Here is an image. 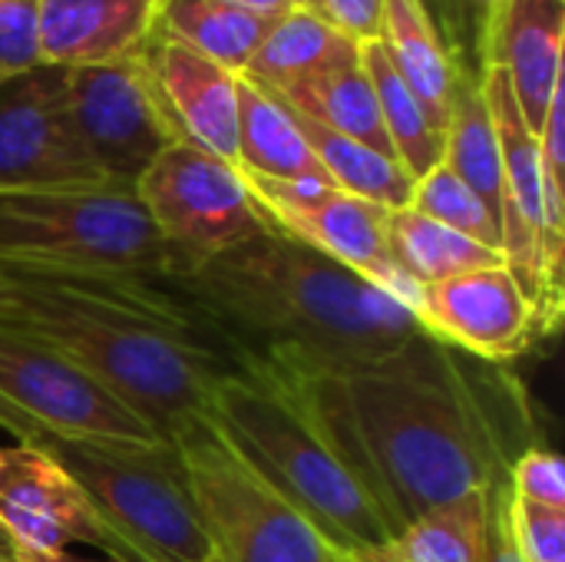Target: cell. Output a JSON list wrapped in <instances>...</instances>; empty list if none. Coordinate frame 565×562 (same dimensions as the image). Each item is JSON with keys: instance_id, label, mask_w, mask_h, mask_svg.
I'll return each mask as SVG.
<instances>
[{"instance_id": "20", "label": "cell", "mask_w": 565, "mask_h": 562, "mask_svg": "<svg viewBox=\"0 0 565 562\" xmlns=\"http://www.w3.org/2000/svg\"><path fill=\"white\" fill-rule=\"evenodd\" d=\"M238 172L275 182L331 185L295 113L265 86L238 76Z\"/></svg>"}, {"instance_id": "39", "label": "cell", "mask_w": 565, "mask_h": 562, "mask_svg": "<svg viewBox=\"0 0 565 562\" xmlns=\"http://www.w3.org/2000/svg\"><path fill=\"white\" fill-rule=\"evenodd\" d=\"M288 7H305V0H285Z\"/></svg>"}, {"instance_id": "22", "label": "cell", "mask_w": 565, "mask_h": 562, "mask_svg": "<svg viewBox=\"0 0 565 562\" xmlns=\"http://www.w3.org/2000/svg\"><path fill=\"white\" fill-rule=\"evenodd\" d=\"M493 490L467 494L411 520L381 550L354 562H487Z\"/></svg>"}, {"instance_id": "41", "label": "cell", "mask_w": 565, "mask_h": 562, "mask_svg": "<svg viewBox=\"0 0 565 562\" xmlns=\"http://www.w3.org/2000/svg\"><path fill=\"white\" fill-rule=\"evenodd\" d=\"M0 562H17V560H10V556H7V553H0Z\"/></svg>"}, {"instance_id": "11", "label": "cell", "mask_w": 565, "mask_h": 562, "mask_svg": "<svg viewBox=\"0 0 565 562\" xmlns=\"http://www.w3.org/2000/svg\"><path fill=\"white\" fill-rule=\"evenodd\" d=\"M0 397L30 417L40 434L63 441L152 444L162 434L99 378L60 351L0 328Z\"/></svg>"}, {"instance_id": "30", "label": "cell", "mask_w": 565, "mask_h": 562, "mask_svg": "<svg viewBox=\"0 0 565 562\" xmlns=\"http://www.w3.org/2000/svg\"><path fill=\"white\" fill-rule=\"evenodd\" d=\"M507 517L526 562H565V510L523 500L510 490Z\"/></svg>"}, {"instance_id": "13", "label": "cell", "mask_w": 565, "mask_h": 562, "mask_svg": "<svg viewBox=\"0 0 565 562\" xmlns=\"http://www.w3.org/2000/svg\"><path fill=\"white\" fill-rule=\"evenodd\" d=\"M106 182L83 152L70 109L66 70L40 66L0 86V195Z\"/></svg>"}, {"instance_id": "31", "label": "cell", "mask_w": 565, "mask_h": 562, "mask_svg": "<svg viewBox=\"0 0 565 562\" xmlns=\"http://www.w3.org/2000/svg\"><path fill=\"white\" fill-rule=\"evenodd\" d=\"M46 66L40 53L36 0H0V86Z\"/></svg>"}, {"instance_id": "8", "label": "cell", "mask_w": 565, "mask_h": 562, "mask_svg": "<svg viewBox=\"0 0 565 562\" xmlns=\"http://www.w3.org/2000/svg\"><path fill=\"white\" fill-rule=\"evenodd\" d=\"M136 192L162 238L192 262L212 258L268 229L245 176L189 139L166 146L139 176Z\"/></svg>"}, {"instance_id": "10", "label": "cell", "mask_w": 565, "mask_h": 562, "mask_svg": "<svg viewBox=\"0 0 565 562\" xmlns=\"http://www.w3.org/2000/svg\"><path fill=\"white\" fill-rule=\"evenodd\" d=\"M73 132L106 182L136 185L156 156L179 136L142 56L66 70Z\"/></svg>"}, {"instance_id": "21", "label": "cell", "mask_w": 565, "mask_h": 562, "mask_svg": "<svg viewBox=\"0 0 565 562\" xmlns=\"http://www.w3.org/2000/svg\"><path fill=\"white\" fill-rule=\"evenodd\" d=\"M354 63H361V43L328 26L311 10L291 7L268 26L265 40L238 76L268 89H281L288 83Z\"/></svg>"}, {"instance_id": "7", "label": "cell", "mask_w": 565, "mask_h": 562, "mask_svg": "<svg viewBox=\"0 0 565 562\" xmlns=\"http://www.w3.org/2000/svg\"><path fill=\"white\" fill-rule=\"evenodd\" d=\"M179 450L195 510L212 540V562H351L202 417L169 437Z\"/></svg>"}, {"instance_id": "28", "label": "cell", "mask_w": 565, "mask_h": 562, "mask_svg": "<svg viewBox=\"0 0 565 562\" xmlns=\"http://www.w3.org/2000/svg\"><path fill=\"white\" fill-rule=\"evenodd\" d=\"M361 66H364V73H367V79L374 86L381 123L387 129L394 159L417 182L420 176H427L434 166L444 162V132L427 119L417 96L397 76V70L391 66L381 40L361 43Z\"/></svg>"}, {"instance_id": "25", "label": "cell", "mask_w": 565, "mask_h": 562, "mask_svg": "<svg viewBox=\"0 0 565 562\" xmlns=\"http://www.w3.org/2000/svg\"><path fill=\"white\" fill-rule=\"evenodd\" d=\"M387 238H391V258H394L397 272L407 275L411 282H417L420 288L437 285L454 275L477 272V268L507 265L500 248L480 245V242L414 212L411 205L391 212Z\"/></svg>"}, {"instance_id": "23", "label": "cell", "mask_w": 565, "mask_h": 562, "mask_svg": "<svg viewBox=\"0 0 565 562\" xmlns=\"http://www.w3.org/2000/svg\"><path fill=\"white\" fill-rule=\"evenodd\" d=\"M268 89V86H265ZM281 103H288L295 113L341 132L351 136L384 156L394 159L387 129L381 123V109H377V96L374 86L364 73L361 63L354 66H341V70H328L298 83H288L281 89H271Z\"/></svg>"}, {"instance_id": "4", "label": "cell", "mask_w": 565, "mask_h": 562, "mask_svg": "<svg viewBox=\"0 0 565 562\" xmlns=\"http://www.w3.org/2000/svg\"><path fill=\"white\" fill-rule=\"evenodd\" d=\"M205 421L258 480L351 562L391 540L377 507L334 454L324 431L268 371L238 364V371L225 374L212 391Z\"/></svg>"}, {"instance_id": "9", "label": "cell", "mask_w": 565, "mask_h": 562, "mask_svg": "<svg viewBox=\"0 0 565 562\" xmlns=\"http://www.w3.org/2000/svg\"><path fill=\"white\" fill-rule=\"evenodd\" d=\"M245 176V185L271 232H281L324 258L351 268L371 285L394 295L401 305L417 311L420 285L397 272L391 258V212L354 199L334 185L321 182H275L262 176Z\"/></svg>"}, {"instance_id": "37", "label": "cell", "mask_w": 565, "mask_h": 562, "mask_svg": "<svg viewBox=\"0 0 565 562\" xmlns=\"http://www.w3.org/2000/svg\"><path fill=\"white\" fill-rule=\"evenodd\" d=\"M60 562H122V560H76V556H63Z\"/></svg>"}, {"instance_id": "16", "label": "cell", "mask_w": 565, "mask_h": 562, "mask_svg": "<svg viewBox=\"0 0 565 562\" xmlns=\"http://www.w3.org/2000/svg\"><path fill=\"white\" fill-rule=\"evenodd\" d=\"M142 63L179 136L238 169V73L162 33L149 40Z\"/></svg>"}, {"instance_id": "14", "label": "cell", "mask_w": 565, "mask_h": 562, "mask_svg": "<svg viewBox=\"0 0 565 562\" xmlns=\"http://www.w3.org/2000/svg\"><path fill=\"white\" fill-rule=\"evenodd\" d=\"M414 315L427 335L500 364L526 354L540 338L536 308L507 265L427 285Z\"/></svg>"}, {"instance_id": "5", "label": "cell", "mask_w": 565, "mask_h": 562, "mask_svg": "<svg viewBox=\"0 0 565 562\" xmlns=\"http://www.w3.org/2000/svg\"><path fill=\"white\" fill-rule=\"evenodd\" d=\"M0 265L162 282L195 262L162 238L136 185H63L0 195Z\"/></svg>"}, {"instance_id": "36", "label": "cell", "mask_w": 565, "mask_h": 562, "mask_svg": "<svg viewBox=\"0 0 565 562\" xmlns=\"http://www.w3.org/2000/svg\"><path fill=\"white\" fill-rule=\"evenodd\" d=\"M218 3L235 7V10H248V13H258V17H281V13L291 10L285 0H218Z\"/></svg>"}, {"instance_id": "38", "label": "cell", "mask_w": 565, "mask_h": 562, "mask_svg": "<svg viewBox=\"0 0 565 562\" xmlns=\"http://www.w3.org/2000/svg\"><path fill=\"white\" fill-rule=\"evenodd\" d=\"M470 3H477V7H483V10H487V7H490V3H497V0H470Z\"/></svg>"}, {"instance_id": "3", "label": "cell", "mask_w": 565, "mask_h": 562, "mask_svg": "<svg viewBox=\"0 0 565 562\" xmlns=\"http://www.w3.org/2000/svg\"><path fill=\"white\" fill-rule=\"evenodd\" d=\"M0 328L99 378L162 437L209 417L215 384L238 371L222 338L156 282L0 265Z\"/></svg>"}, {"instance_id": "26", "label": "cell", "mask_w": 565, "mask_h": 562, "mask_svg": "<svg viewBox=\"0 0 565 562\" xmlns=\"http://www.w3.org/2000/svg\"><path fill=\"white\" fill-rule=\"evenodd\" d=\"M444 166L463 179L497 215L500 222V199H503V169H500V142L493 129V116L487 109L480 73H460L447 132H444Z\"/></svg>"}, {"instance_id": "19", "label": "cell", "mask_w": 565, "mask_h": 562, "mask_svg": "<svg viewBox=\"0 0 565 562\" xmlns=\"http://www.w3.org/2000/svg\"><path fill=\"white\" fill-rule=\"evenodd\" d=\"M381 46L407 83V89L424 106L427 119L447 132L454 93L463 66L454 60L447 36L440 33L430 7L424 0H384V30Z\"/></svg>"}, {"instance_id": "12", "label": "cell", "mask_w": 565, "mask_h": 562, "mask_svg": "<svg viewBox=\"0 0 565 562\" xmlns=\"http://www.w3.org/2000/svg\"><path fill=\"white\" fill-rule=\"evenodd\" d=\"M0 537L17 562H60L70 547H93L103 560L132 562L40 444L0 447Z\"/></svg>"}, {"instance_id": "1", "label": "cell", "mask_w": 565, "mask_h": 562, "mask_svg": "<svg viewBox=\"0 0 565 562\" xmlns=\"http://www.w3.org/2000/svg\"><path fill=\"white\" fill-rule=\"evenodd\" d=\"M262 371L315 417L391 537L434 507L493 490L540 444L523 378L427 331L344 371Z\"/></svg>"}, {"instance_id": "35", "label": "cell", "mask_w": 565, "mask_h": 562, "mask_svg": "<svg viewBox=\"0 0 565 562\" xmlns=\"http://www.w3.org/2000/svg\"><path fill=\"white\" fill-rule=\"evenodd\" d=\"M0 431H7L17 444H33L36 437H40V427L30 421V417H23L10 401H3L0 397Z\"/></svg>"}, {"instance_id": "6", "label": "cell", "mask_w": 565, "mask_h": 562, "mask_svg": "<svg viewBox=\"0 0 565 562\" xmlns=\"http://www.w3.org/2000/svg\"><path fill=\"white\" fill-rule=\"evenodd\" d=\"M33 444H40L83 490L93 513L132 562L215 560L179 450L169 437L129 444L40 434Z\"/></svg>"}, {"instance_id": "40", "label": "cell", "mask_w": 565, "mask_h": 562, "mask_svg": "<svg viewBox=\"0 0 565 562\" xmlns=\"http://www.w3.org/2000/svg\"><path fill=\"white\" fill-rule=\"evenodd\" d=\"M0 553H7V540H3V537H0ZM7 556H10V553H7Z\"/></svg>"}, {"instance_id": "33", "label": "cell", "mask_w": 565, "mask_h": 562, "mask_svg": "<svg viewBox=\"0 0 565 562\" xmlns=\"http://www.w3.org/2000/svg\"><path fill=\"white\" fill-rule=\"evenodd\" d=\"M305 10L354 43H374L384 30V0H305Z\"/></svg>"}, {"instance_id": "2", "label": "cell", "mask_w": 565, "mask_h": 562, "mask_svg": "<svg viewBox=\"0 0 565 562\" xmlns=\"http://www.w3.org/2000/svg\"><path fill=\"white\" fill-rule=\"evenodd\" d=\"M156 285L189 305L235 364L271 371H344L424 331L394 295L271 229Z\"/></svg>"}, {"instance_id": "24", "label": "cell", "mask_w": 565, "mask_h": 562, "mask_svg": "<svg viewBox=\"0 0 565 562\" xmlns=\"http://www.w3.org/2000/svg\"><path fill=\"white\" fill-rule=\"evenodd\" d=\"M295 123H298L301 136L308 139L315 159L321 162V169L334 189H341L354 199L374 202L387 212L411 205L414 179L404 172V166L397 159H391V156H384V152H377V149L351 139V136H341V132L301 116V113H295Z\"/></svg>"}, {"instance_id": "34", "label": "cell", "mask_w": 565, "mask_h": 562, "mask_svg": "<svg viewBox=\"0 0 565 562\" xmlns=\"http://www.w3.org/2000/svg\"><path fill=\"white\" fill-rule=\"evenodd\" d=\"M507 497H510V477L503 484L493 487V503H490V550L487 562H526L513 530H510V517H507Z\"/></svg>"}, {"instance_id": "27", "label": "cell", "mask_w": 565, "mask_h": 562, "mask_svg": "<svg viewBox=\"0 0 565 562\" xmlns=\"http://www.w3.org/2000/svg\"><path fill=\"white\" fill-rule=\"evenodd\" d=\"M275 20L278 17H258L218 0H166L159 33L232 73H242Z\"/></svg>"}, {"instance_id": "32", "label": "cell", "mask_w": 565, "mask_h": 562, "mask_svg": "<svg viewBox=\"0 0 565 562\" xmlns=\"http://www.w3.org/2000/svg\"><path fill=\"white\" fill-rule=\"evenodd\" d=\"M510 490L523 500L565 510V467L553 447L533 444L510 467Z\"/></svg>"}, {"instance_id": "18", "label": "cell", "mask_w": 565, "mask_h": 562, "mask_svg": "<svg viewBox=\"0 0 565 562\" xmlns=\"http://www.w3.org/2000/svg\"><path fill=\"white\" fill-rule=\"evenodd\" d=\"M166 0H36L46 66H99L142 56Z\"/></svg>"}, {"instance_id": "17", "label": "cell", "mask_w": 565, "mask_h": 562, "mask_svg": "<svg viewBox=\"0 0 565 562\" xmlns=\"http://www.w3.org/2000/svg\"><path fill=\"white\" fill-rule=\"evenodd\" d=\"M563 26L565 0H497L487 7L483 66L507 73L516 106L536 136L565 70Z\"/></svg>"}, {"instance_id": "29", "label": "cell", "mask_w": 565, "mask_h": 562, "mask_svg": "<svg viewBox=\"0 0 565 562\" xmlns=\"http://www.w3.org/2000/svg\"><path fill=\"white\" fill-rule=\"evenodd\" d=\"M411 209L480 242L490 248H500V222L497 215L487 209V202L463 182L457 179L444 162L434 166L427 176H420L414 182V195H411ZM503 252V248H500Z\"/></svg>"}, {"instance_id": "15", "label": "cell", "mask_w": 565, "mask_h": 562, "mask_svg": "<svg viewBox=\"0 0 565 562\" xmlns=\"http://www.w3.org/2000/svg\"><path fill=\"white\" fill-rule=\"evenodd\" d=\"M480 89L487 109L493 116L497 142H500V169H503V199H500V248L507 268L530 295L540 311L543 301V162L540 139L526 126L510 79L500 66L480 70ZM540 335V331H536Z\"/></svg>"}]
</instances>
